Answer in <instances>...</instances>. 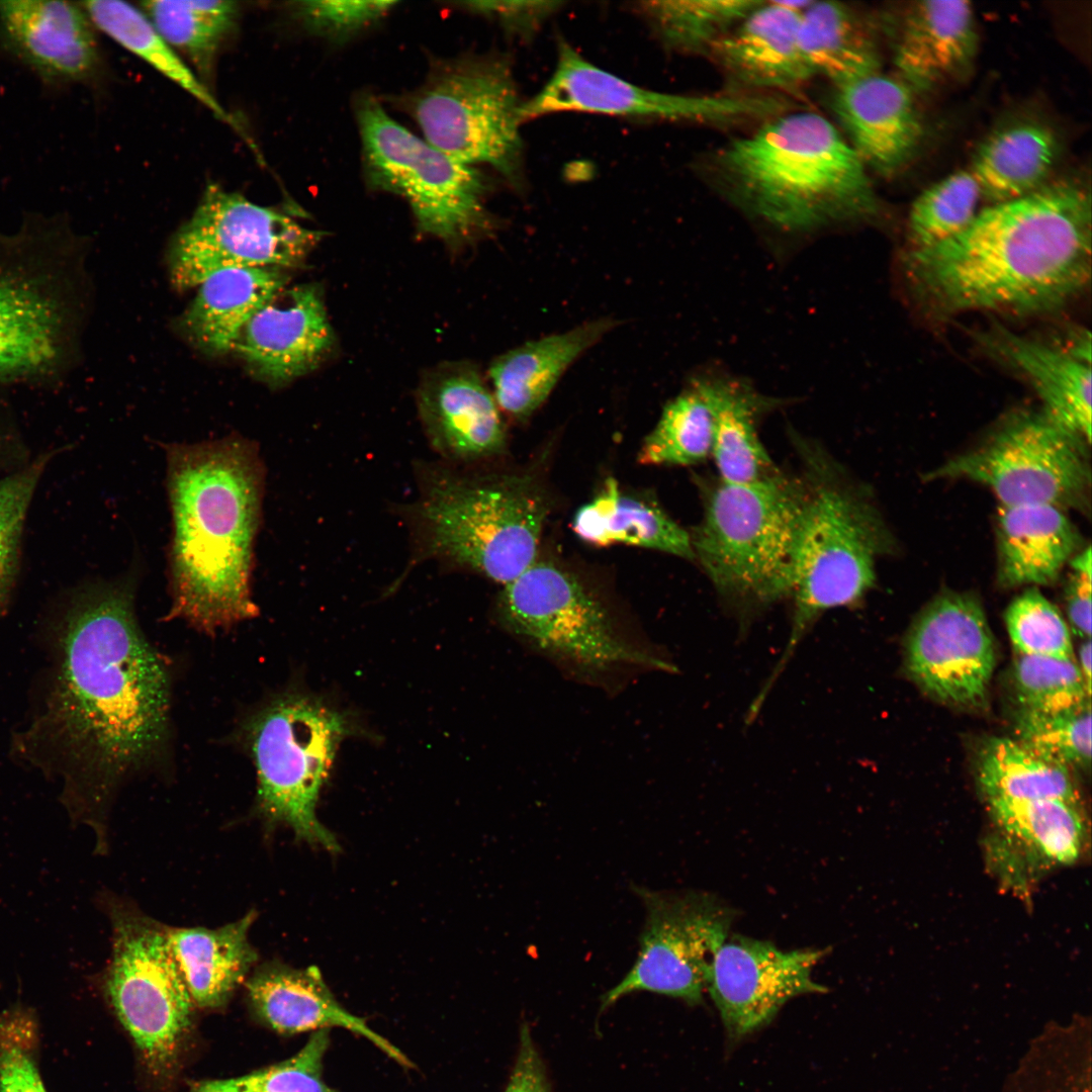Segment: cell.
Instances as JSON below:
<instances>
[{
	"label": "cell",
	"instance_id": "34",
	"mask_svg": "<svg viewBox=\"0 0 1092 1092\" xmlns=\"http://www.w3.org/2000/svg\"><path fill=\"white\" fill-rule=\"evenodd\" d=\"M798 39L813 75L834 87L880 72L873 34L860 14L845 3L809 2L801 11Z\"/></svg>",
	"mask_w": 1092,
	"mask_h": 1092
},
{
	"label": "cell",
	"instance_id": "44",
	"mask_svg": "<svg viewBox=\"0 0 1092 1092\" xmlns=\"http://www.w3.org/2000/svg\"><path fill=\"white\" fill-rule=\"evenodd\" d=\"M1090 703L1058 713L1020 710L1015 722V740L1038 755L1068 768L1089 767Z\"/></svg>",
	"mask_w": 1092,
	"mask_h": 1092
},
{
	"label": "cell",
	"instance_id": "47",
	"mask_svg": "<svg viewBox=\"0 0 1092 1092\" xmlns=\"http://www.w3.org/2000/svg\"><path fill=\"white\" fill-rule=\"evenodd\" d=\"M35 1027L20 1003L0 1011V1092H47L34 1061Z\"/></svg>",
	"mask_w": 1092,
	"mask_h": 1092
},
{
	"label": "cell",
	"instance_id": "21",
	"mask_svg": "<svg viewBox=\"0 0 1092 1092\" xmlns=\"http://www.w3.org/2000/svg\"><path fill=\"white\" fill-rule=\"evenodd\" d=\"M809 2H765L711 48L709 57L739 90H800L814 75L798 39L801 11Z\"/></svg>",
	"mask_w": 1092,
	"mask_h": 1092
},
{
	"label": "cell",
	"instance_id": "29",
	"mask_svg": "<svg viewBox=\"0 0 1092 1092\" xmlns=\"http://www.w3.org/2000/svg\"><path fill=\"white\" fill-rule=\"evenodd\" d=\"M615 326L610 318L530 341L496 358L489 369L496 404L518 420L529 418L584 351Z\"/></svg>",
	"mask_w": 1092,
	"mask_h": 1092
},
{
	"label": "cell",
	"instance_id": "31",
	"mask_svg": "<svg viewBox=\"0 0 1092 1092\" xmlns=\"http://www.w3.org/2000/svg\"><path fill=\"white\" fill-rule=\"evenodd\" d=\"M278 268L242 267L216 271L197 287L182 317L190 340L212 353L233 350L244 326L256 310L285 287Z\"/></svg>",
	"mask_w": 1092,
	"mask_h": 1092
},
{
	"label": "cell",
	"instance_id": "1",
	"mask_svg": "<svg viewBox=\"0 0 1092 1092\" xmlns=\"http://www.w3.org/2000/svg\"><path fill=\"white\" fill-rule=\"evenodd\" d=\"M56 623L42 696L11 752L61 783L71 825L90 827L105 854L121 785L168 754L171 675L140 627L130 577L81 593Z\"/></svg>",
	"mask_w": 1092,
	"mask_h": 1092
},
{
	"label": "cell",
	"instance_id": "40",
	"mask_svg": "<svg viewBox=\"0 0 1092 1092\" xmlns=\"http://www.w3.org/2000/svg\"><path fill=\"white\" fill-rule=\"evenodd\" d=\"M713 417L702 382L696 379L665 404L645 438L638 460L646 465H693L712 455Z\"/></svg>",
	"mask_w": 1092,
	"mask_h": 1092
},
{
	"label": "cell",
	"instance_id": "28",
	"mask_svg": "<svg viewBox=\"0 0 1092 1092\" xmlns=\"http://www.w3.org/2000/svg\"><path fill=\"white\" fill-rule=\"evenodd\" d=\"M984 346L1023 374L1051 421L1091 444V364L1052 346L995 327Z\"/></svg>",
	"mask_w": 1092,
	"mask_h": 1092
},
{
	"label": "cell",
	"instance_id": "27",
	"mask_svg": "<svg viewBox=\"0 0 1092 1092\" xmlns=\"http://www.w3.org/2000/svg\"><path fill=\"white\" fill-rule=\"evenodd\" d=\"M977 42L969 1H918L904 16L895 66L911 89H927L970 65Z\"/></svg>",
	"mask_w": 1092,
	"mask_h": 1092
},
{
	"label": "cell",
	"instance_id": "48",
	"mask_svg": "<svg viewBox=\"0 0 1092 1092\" xmlns=\"http://www.w3.org/2000/svg\"><path fill=\"white\" fill-rule=\"evenodd\" d=\"M44 463L36 461L0 480V607L13 582L23 523Z\"/></svg>",
	"mask_w": 1092,
	"mask_h": 1092
},
{
	"label": "cell",
	"instance_id": "52",
	"mask_svg": "<svg viewBox=\"0 0 1092 1092\" xmlns=\"http://www.w3.org/2000/svg\"><path fill=\"white\" fill-rule=\"evenodd\" d=\"M504 1092H550L541 1058L526 1024L521 1027L518 1057Z\"/></svg>",
	"mask_w": 1092,
	"mask_h": 1092
},
{
	"label": "cell",
	"instance_id": "5",
	"mask_svg": "<svg viewBox=\"0 0 1092 1092\" xmlns=\"http://www.w3.org/2000/svg\"><path fill=\"white\" fill-rule=\"evenodd\" d=\"M420 489L408 510L411 566L436 559L505 585L536 561L549 503L532 477H470L437 465L420 471Z\"/></svg>",
	"mask_w": 1092,
	"mask_h": 1092
},
{
	"label": "cell",
	"instance_id": "30",
	"mask_svg": "<svg viewBox=\"0 0 1092 1092\" xmlns=\"http://www.w3.org/2000/svg\"><path fill=\"white\" fill-rule=\"evenodd\" d=\"M256 916L251 910L213 929L169 927L174 958L195 1005H222L258 961V952L248 938Z\"/></svg>",
	"mask_w": 1092,
	"mask_h": 1092
},
{
	"label": "cell",
	"instance_id": "20",
	"mask_svg": "<svg viewBox=\"0 0 1092 1092\" xmlns=\"http://www.w3.org/2000/svg\"><path fill=\"white\" fill-rule=\"evenodd\" d=\"M334 341L320 291L303 284L284 287L261 305L233 350L261 378L283 384L316 368Z\"/></svg>",
	"mask_w": 1092,
	"mask_h": 1092
},
{
	"label": "cell",
	"instance_id": "11",
	"mask_svg": "<svg viewBox=\"0 0 1092 1092\" xmlns=\"http://www.w3.org/2000/svg\"><path fill=\"white\" fill-rule=\"evenodd\" d=\"M356 116L370 186L404 198L422 232L455 246L491 226L478 169L411 132L371 95L358 99Z\"/></svg>",
	"mask_w": 1092,
	"mask_h": 1092
},
{
	"label": "cell",
	"instance_id": "4",
	"mask_svg": "<svg viewBox=\"0 0 1092 1092\" xmlns=\"http://www.w3.org/2000/svg\"><path fill=\"white\" fill-rule=\"evenodd\" d=\"M721 193L788 232L867 219L878 211L868 169L841 132L812 111L783 112L708 161Z\"/></svg>",
	"mask_w": 1092,
	"mask_h": 1092
},
{
	"label": "cell",
	"instance_id": "43",
	"mask_svg": "<svg viewBox=\"0 0 1092 1092\" xmlns=\"http://www.w3.org/2000/svg\"><path fill=\"white\" fill-rule=\"evenodd\" d=\"M1013 684L1020 710L1029 712L1073 710L1091 698L1074 658L1017 654Z\"/></svg>",
	"mask_w": 1092,
	"mask_h": 1092
},
{
	"label": "cell",
	"instance_id": "3",
	"mask_svg": "<svg viewBox=\"0 0 1092 1092\" xmlns=\"http://www.w3.org/2000/svg\"><path fill=\"white\" fill-rule=\"evenodd\" d=\"M167 464L173 525L167 620L214 635L259 615L251 573L263 464L258 447L240 437L170 445Z\"/></svg>",
	"mask_w": 1092,
	"mask_h": 1092
},
{
	"label": "cell",
	"instance_id": "24",
	"mask_svg": "<svg viewBox=\"0 0 1092 1092\" xmlns=\"http://www.w3.org/2000/svg\"><path fill=\"white\" fill-rule=\"evenodd\" d=\"M418 405L432 447L445 459L474 461L505 449L496 401L468 366L447 365L431 373L419 390Z\"/></svg>",
	"mask_w": 1092,
	"mask_h": 1092
},
{
	"label": "cell",
	"instance_id": "7",
	"mask_svg": "<svg viewBox=\"0 0 1092 1092\" xmlns=\"http://www.w3.org/2000/svg\"><path fill=\"white\" fill-rule=\"evenodd\" d=\"M804 480L806 496L793 564L792 629L762 687L766 692L819 616L857 603L873 587L876 560L890 545L876 510L840 470L824 458L809 456Z\"/></svg>",
	"mask_w": 1092,
	"mask_h": 1092
},
{
	"label": "cell",
	"instance_id": "13",
	"mask_svg": "<svg viewBox=\"0 0 1092 1092\" xmlns=\"http://www.w3.org/2000/svg\"><path fill=\"white\" fill-rule=\"evenodd\" d=\"M1087 446L1042 412L1020 413L979 446L923 478H965L982 483L995 493L1000 506L1085 510L1091 484Z\"/></svg>",
	"mask_w": 1092,
	"mask_h": 1092
},
{
	"label": "cell",
	"instance_id": "50",
	"mask_svg": "<svg viewBox=\"0 0 1092 1092\" xmlns=\"http://www.w3.org/2000/svg\"><path fill=\"white\" fill-rule=\"evenodd\" d=\"M470 11L497 19L509 31L522 36L533 34L551 15L557 1H467L460 2Z\"/></svg>",
	"mask_w": 1092,
	"mask_h": 1092
},
{
	"label": "cell",
	"instance_id": "53",
	"mask_svg": "<svg viewBox=\"0 0 1092 1092\" xmlns=\"http://www.w3.org/2000/svg\"><path fill=\"white\" fill-rule=\"evenodd\" d=\"M1079 669L1088 693L1091 695V640L1085 639L1079 649Z\"/></svg>",
	"mask_w": 1092,
	"mask_h": 1092
},
{
	"label": "cell",
	"instance_id": "15",
	"mask_svg": "<svg viewBox=\"0 0 1092 1092\" xmlns=\"http://www.w3.org/2000/svg\"><path fill=\"white\" fill-rule=\"evenodd\" d=\"M646 909L637 959L602 997V1009L637 991L703 1002L716 952L728 937L736 910L704 892L671 893L636 887Z\"/></svg>",
	"mask_w": 1092,
	"mask_h": 1092
},
{
	"label": "cell",
	"instance_id": "23",
	"mask_svg": "<svg viewBox=\"0 0 1092 1092\" xmlns=\"http://www.w3.org/2000/svg\"><path fill=\"white\" fill-rule=\"evenodd\" d=\"M43 275L0 260V378L49 372L63 356L65 306Z\"/></svg>",
	"mask_w": 1092,
	"mask_h": 1092
},
{
	"label": "cell",
	"instance_id": "16",
	"mask_svg": "<svg viewBox=\"0 0 1092 1092\" xmlns=\"http://www.w3.org/2000/svg\"><path fill=\"white\" fill-rule=\"evenodd\" d=\"M787 108L784 100L763 94L682 95L646 89L595 66L560 41L553 74L535 96L522 103L520 117L524 122L574 111L728 125L768 119Z\"/></svg>",
	"mask_w": 1092,
	"mask_h": 1092
},
{
	"label": "cell",
	"instance_id": "14",
	"mask_svg": "<svg viewBox=\"0 0 1092 1092\" xmlns=\"http://www.w3.org/2000/svg\"><path fill=\"white\" fill-rule=\"evenodd\" d=\"M322 233L284 213L209 184L190 218L175 235L169 257L172 283L198 286L212 273L242 267H293Z\"/></svg>",
	"mask_w": 1092,
	"mask_h": 1092
},
{
	"label": "cell",
	"instance_id": "33",
	"mask_svg": "<svg viewBox=\"0 0 1092 1092\" xmlns=\"http://www.w3.org/2000/svg\"><path fill=\"white\" fill-rule=\"evenodd\" d=\"M572 528L597 547L626 544L695 559L691 535L656 506L624 494L614 478L575 513Z\"/></svg>",
	"mask_w": 1092,
	"mask_h": 1092
},
{
	"label": "cell",
	"instance_id": "22",
	"mask_svg": "<svg viewBox=\"0 0 1092 1092\" xmlns=\"http://www.w3.org/2000/svg\"><path fill=\"white\" fill-rule=\"evenodd\" d=\"M831 108L866 168L890 175L914 154L922 124L912 89L877 72L834 87Z\"/></svg>",
	"mask_w": 1092,
	"mask_h": 1092
},
{
	"label": "cell",
	"instance_id": "39",
	"mask_svg": "<svg viewBox=\"0 0 1092 1092\" xmlns=\"http://www.w3.org/2000/svg\"><path fill=\"white\" fill-rule=\"evenodd\" d=\"M763 1H644L636 9L665 48L708 56L712 46Z\"/></svg>",
	"mask_w": 1092,
	"mask_h": 1092
},
{
	"label": "cell",
	"instance_id": "17",
	"mask_svg": "<svg viewBox=\"0 0 1092 1092\" xmlns=\"http://www.w3.org/2000/svg\"><path fill=\"white\" fill-rule=\"evenodd\" d=\"M995 663L993 635L971 595H939L909 633L908 671L925 693L942 703L966 708L985 704Z\"/></svg>",
	"mask_w": 1092,
	"mask_h": 1092
},
{
	"label": "cell",
	"instance_id": "42",
	"mask_svg": "<svg viewBox=\"0 0 1092 1092\" xmlns=\"http://www.w3.org/2000/svg\"><path fill=\"white\" fill-rule=\"evenodd\" d=\"M981 198L970 170L954 172L923 190L908 216L911 248L932 246L961 233L978 213Z\"/></svg>",
	"mask_w": 1092,
	"mask_h": 1092
},
{
	"label": "cell",
	"instance_id": "37",
	"mask_svg": "<svg viewBox=\"0 0 1092 1092\" xmlns=\"http://www.w3.org/2000/svg\"><path fill=\"white\" fill-rule=\"evenodd\" d=\"M978 779L987 800L1079 801L1070 768L1038 755L1015 739L995 737L983 745Z\"/></svg>",
	"mask_w": 1092,
	"mask_h": 1092
},
{
	"label": "cell",
	"instance_id": "38",
	"mask_svg": "<svg viewBox=\"0 0 1092 1092\" xmlns=\"http://www.w3.org/2000/svg\"><path fill=\"white\" fill-rule=\"evenodd\" d=\"M987 801L1002 833L1040 858L1067 866L1079 857L1085 825L1078 804L1058 799Z\"/></svg>",
	"mask_w": 1092,
	"mask_h": 1092
},
{
	"label": "cell",
	"instance_id": "45",
	"mask_svg": "<svg viewBox=\"0 0 1092 1092\" xmlns=\"http://www.w3.org/2000/svg\"><path fill=\"white\" fill-rule=\"evenodd\" d=\"M330 1029L312 1033L293 1057L249 1075L196 1083L189 1092H336L323 1078Z\"/></svg>",
	"mask_w": 1092,
	"mask_h": 1092
},
{
	"label": "cell",
	"instance_id": "26",
	"mask_svg": "<svg viewBox=\"0 0 1092 1092\" xmlns=\"http://www.w3.org/2000/svg\"><path fill=\"white\" fill-rule=\"evenodd\" d=\"M996 541L1003 587L1054 583L1082 546L1076 526L1052 505L1000 506Z\"/></svg>",
	"mask_w": 1092,
	"mask_h": 1092
},
{
	"label": "cell",
	"instance_id": "6",
	"mask_svg": "<svg viewBox=\"0 0 1092 1092\" xmlns=\"http://www.w3.org/2000/svg\"><path fill=\"white\" fill-rule=\"evenodd\" d=\"M805 496L804 477L780 471L748 483L718 478L707 491L702 521L690 534L695 559L740 612L791 596Z\"/></svg>",
	"mask_w": 1092,
	"mask_h": 1092
},
{
	"label": "cell",
	"instance_id": "19",
	"mask_svg": "<svg viewBox=\"0 0 1092 1092\" xmlns=\"http://www.w3.org/2000/svg\"><path fill=\"white\" fill-rule=\"evenodd\" d=\"M0 44L49 87L87 83L101 65L95 26L80 2L0 1Z\"/></svg>",
	"mask_w": 1092,
	"mask_h": 1092
},
{
	"label": "cell",
	"instance_id": "49",
	"mask_svg": "<svg viewBox=\"0 0 1092 1092\" xmlns=\"http://www.w3.org/2000/svg\"><path fill=\"white\" fill-rule=\"evenodd\" d=\"M395 1H297L291 10L315 34L342 40L374 23L396 5Z\"/></svg>",
	"mask_w": 1092,
	"mask_h": 1092
},
{
	"label": "cell",
	"instance_id": "41",
	"mask_svg": "<svg viewBox=\"0 0 1092 1092\" xmlns=\"http://www.w3.org/2000/svg\"><path fill=\"white\" fill-rule=\"evenodd\" d=\"M142 6L165 40L205 71L239 13L237 2L221 0H152L142 2Z\"/></svg>",
	"mask_w": 1092,
	"mask_h": 1092
},
{
	"label": "cell",
	"instance_id": "12",
	"mask_svg": "<svg viewBox=\"0 0 1092 1092\" xmlns=\"http://www.w3.org/2000/svg\"><path fill=\"white\" fill-rule=\"evenodd\" d=\"M98 900L112 930L106 994L147 1064L162 1072L178 1052L194 1004L171 948L169 927L114 894L103 893Z\"/></svg>",
	"mask_w": 1092,
	"mask_h": 1092
},
{
	"label": "cell",
	"instance_id": "2",
	"mask_svg": "<svg viewBox=\"0 0 1092 1092\" xmlns=\"http://www.w3.org/2000/svg\"><path fill=\"white\" fill-rule=\"evenodd\" d=\"M908 282L932 310L1052 311L1091 275V201L1072 182L978 211L958 235L904 257Z\"/></svg>",
	"mask_w": 1092,
	"mask_h": 1092
},
{
	"label": "cell",
	"instance_id": "51",
	"mask_svg": "<svg viewBox=\"0 0 1092 1092\" xmlns=\"http://www.w3.org/2000/svg\"><path fill=\"white\" fill-rule=\"evenodd\" d=\"M1091 547L1081 549L1069 562L1065 595L1070 631L1082 639L1091 638Z\"/></svg>",
	"mask_w": 1092,
	"mask_h": 1092
},
{
	"label": "cell",
	"instance_id": "9",
	"mask_svg": "<svg viewBox=\"0 0 1092 1092\" xmlns=\"http://www.w3.org/2000/svg\"><path fill=\"white\" fill-rule=\"evenodd\" d=\"M347 721L314 697L283 693L251 713L242 738L257 775L256 807L269 824L288 825L298 839L337 851L315 810Z\"/></svg>",
	"mask_w": 1092,
	"mask_h": 1092
},
{
	"label": "cell",
	"instance_id": "18",
	"mask_svg": "<svg viewBox=\"0 0 1092 1092\" xmlns=\"http://www.w3.org/2000/svg\"><path fill=\"white\" fill-rule=\"evenodd\" d=\"M827 948L783 950L767 940L727 937L708 973L706 992L729 1037L742 1038L767 1025L790 999L826 993L812 978Z\"/></svg>",
	"mask_w": 1092,
	"mask_h": 1092
},
{
	"label": "cell",
	"instance_id": "32",
	"mask_svg": "<svg viewBox=\"0 0 1092 1092\" xmlns=\"http://www.w3.org/2000/svg\"><path fill=\"white\" fill-rule=\"evenodd\" d=\"M713 417L712 455L719 479L748 483L779 471L757 431L760 415L771 405L743 381L700 379Z\"/></svg>",
	"mask_w": 1092,
	"mask_h": 1092
},
{
	"label": "cell",
	"instance_id": "46",
	"mask_svg": "<svg viewBox=\"0 0 1092 1092\" xmlns=\"http://www.w3.org/2000/svg\"><path fill=\"white\" fill-rule=\"evenodd\" d=\"M1005 622L1017 654L1074 658L1069 626L1037 588L1030 587L1012 601Z\"/></svg>",
	"mask_w": 1092,
	"mask_h": 1092
},
{
	"label": "cell",
	"instance_id": "10",
	"mask_svg": "<svg viewBox=\"0 0 1092 1092\" xmlns=\"http://www.w3.org/2000/svg\"><path fill=\"white\" fill-rule=\"evenodd\" d=\"M400 106L433 147L463 164H485L520 180L522 138L516 82L500 57L437 61Z\"/></svg>",
	"mask_w": 1092,
	"mask_h": 1092
},
{
	"label": "cell",
	"instance_id": "35",
	"mask_svg": "<svg viewBox=\"0 0 1092 1092\" xmlns=\"http://www.w3.org/2000/svg\"><path fill=\"white\" fill-rule=\"evenodd\" d=\"M1059 144L1046 126L1022 122L1001 128L979 147L971 172L990 204L1025 196L1045 184Z\"/></svg>",
	"mask_w": 1092,
	"mask_h": 1092
},
{
	"label": "cell",
	"instance_id": "36",
	"mask_svg": "<svg viewBox=\"0 0 1092 1092\" xmlns=\"http://www.w3.org/2000/svg\"><path fill=\"white\" fill-rule=\"evenodd\" d=\"M80 4L95 28L184 89L218 119L241 130L238 122L159 33L144 11L116 0L82 1Z\"/></svg>",
	"mask_w": 1092,
	"mask_h": 1092
},
{
	"label": "cell",
	"instance_id": "25",
	"mask_svg": "<svg viewBox=\"0 0 1092 1092\" xmlns=\"http://www.w3.org/2000/svg\"><path fill=\"white\" fill-rule=\"evenodd\" d=\"M247 989L259 1016L278 1032L344 1028L365 1037L396 1063L413 1066L400 1050L336 1000L316 967L266 963L252 975Z\"/></svg>",
	"mask_w": 1092,
	"mask_h": 1092
},
{
	"label": "cell",
	"instance_id": "8",
	"mask_svg": "<svg viewBox=\"0 0 1092 1092\" xmlns=\"http://www.w3.org/2000/svg\"><path fill=\"white\" fill-rule=\"evenodd\" d=\"M497 612L521 642L577 678L599 682L626 669L674 670L651 647L627 637L602 601L552 562L535 561L505 584Z\"/></svg>",
	"mask_w": 1092,
	"mask_h": 1092
}]
</instances>
